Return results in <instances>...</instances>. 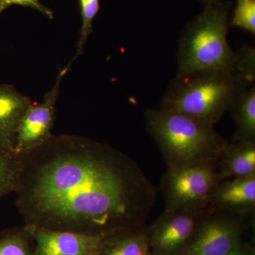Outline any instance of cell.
Wrapping results in <instances>:
<instances>
[{
  "instance_id": "cell-1",
  "label": "cell",
  "mask_w": 255,
  "mask_h": 255,
  "mask_svg": "<svg viewBox=\"0 0 255 255\" xmlns=\"http://www.w3.org/2000/svg\"><path fill=\"white\" fill-rule=\"evenodd\" d=\"M16 206L28 227L107 234L145 227L158 189L138 163L110 145L53 135L18 156Z\"/></svg>"
},
{
  "instance_id": "cell-2",
  "label": "cell",
  "mask_w": 255,
  "mask_h": 255,
  "mask_svg": "<svg viewBox=\"0 0 255 255\" xmlns=\"http://www.w3.org/2000/svg\"><path fill=\"white\" fill-rule=\"evenodd\" d=\"M146 128L167 165V170L217 163L228 142L214 127L184 114L145 111Z\"/></svg>"
},
{
  "instance_id": "cell-3",
  "label": "cell",
  "mask_w": 255,
  "mask_h": 255,
  "mask_svg": "<svg viewBox=\"0 0 255 255\" xmlns=\"http://www.w3.org/2000/svg\"><path fill=\"white\" fill-rule=\"evenodd\" d=\"M253 84L236 71L206 70L172 80L161 101V110L184 114L215 127Z\"/></svg>"
},
{
  "instance_id": "cell-4",
  "label": "cell",
  "mask_w": 255,
  "mask_h": 255,
  "mask_svg": "<svg viewBox=\"0 0 255 255\" xmlns=\"http://www.w3.org/2000/svg\"><path fill=\"white\" fill-rule=\"evenodd\" d=\"M228 5H205L179 38L177 75L206 70L236 71L238 53L228 42Z\"/></svg>"
},
{
  "instance_id": "cell-5",
  "label": "cell",
  "mask_w": 255,
  "mask_h": 255,
  "mask_svg": "<svg viewBox=\"0 0 255 255\" xmlns=\"http://www.w3.org/2000/svg\"><path fill=\"white\" fill-rule=\"evenodd\" d=\"M220 182L217 163L167 170L158 189L165 203L164 210L206 211Z\"/></svg>"
},
{
  "instance_id": "cell-6",
  "label": "cell",
  "mask_w": 255,
  "mask_h": 255,
  "mask_svg": "<svg viewBox=\"0 0 255 255\" xmlns=\"http://www.w3.org/2000/svg\"><path fill=\"white\" fill-rule=\"evenodd\" d=\"M244 217L208 209L180 255H226L242 243Z\"/></svg>"
},
{
  "instance_id": "cell-7",
  "label": "cell",
  "mask_w": 255,
  "mask_h": 255,
  "mask_svg": "<svg viewBox=\"0 0 255 255\" xmlns=\"http://www.w3.org/2000/svg\"><path fill=\"white\" fill-rule=\"evenodd\" d=\"M72 62L61 69L53 87L45 94L42 102H32L23 114L15 140L14 154L19 156L44 145L53 136L56 103L64 77L71 67Z\"/></svg>"
},
{
  "instance_id": "cell-8",
  "label": "cell",
  "mask_w": 255,
  "mask_h": 255,
  "mask_svg": "<svg viewBox=\"0 0 255 255\" xmlns=\"http://www.w3.org/2000/svg\"><path fill=\"white\" fill-rule=\"evenodd\" d=\"M206 211L164 210L147 228L151 253L156 255L182 254L195 234Z\"/></svg>"
},
{
  "instance_id": "cell-9",
  "label": "cell",
  "mask_w": 255,
  "mask_h": 255,
  "mask_svg": "<svg viewBox=\"0 0 255 255\" xmlns=\"http://www.w3.org/2000/svg\"><path fill=\"white\" fill-rule=\"evenodd\" d=\"M24 227L35 242L37 255H95L106 235Z\"/></svg>"
},
{
  "instance_id": "cell-10",
  "label": "cell",
  "mask_w": 255,
  "mask_h": 255,
  "mask_svg": "<svg viewBox=\"0 0 255 255\" xmlns=\"http://www.w3.org/2000/svg\"><path fill=\"white\" fill-rule=\"evenodd\" d=\"M208 209L245 217L255 209V174L221 181Z\"/></svg>"
},
{
  "instance_id": "cell-11",
  "label": "cell",
  "mask_w": 255,
  "mask_h": 255,
  "mask_svg": "<svg viewBox=\"0 0 255 255\" xmlns=\"http://www.w3.org/2000/svg\"><path fill=\"white\" fill-rule=\"evenodd\" d=\"M32 102L11 85H0V151L14 154L18 124Z\"/></svg>"
},
{
  "instance_id": "cell-12",
  "label": "cell",
  "mask_w": 255,
  "mask_h": 255,
  "mask_svg": "<svg viewBox=\"0 0 255 255\" xmlns=\"http://www.w3.org/2000/svg\"><path fill=\"white\" fill-rule=\"evenodd\" d=\"M221 181L255 174V141L228 142L217 162Z\"/></svg>"
},
{
  "instance_id": "cell-13",
  "label": "cell",
  "mask_w": 255,
  "mask_h": 255,
  "mask_svg": "<svg viewBox=\"0 0 255 255\" xmlns=\"http://www.w3.org/2000/svg\"><path fill=\"white\" fill-rule=\"evenodd\" d=\"M147 228L107 233L95 255H146L150 252Z\"/></svg>"
},
{
  "instance_id": "cell-14",
  "label": "cell",
  "mask_w": 255,
  "mask_h": 255,
  "mask_svg": "<svg viewBox=\"0 0 255 255\" xmlns=\"http://www.w3.org/2000/svg\"><path fill=\"white\" fill-rule=\"evenodd\" d=\"M229 112L236 125L233 141H255V85L242 92Z\"/></svg>"
},
{
  "instance_id": "cell-15",
  "label": "cell",
  "mask_w": 255,
  "mask_h": 255,
  "mask_svg": "<svg viewBox=\"0 0 255 255\" xmlns=\"http://www.w3.org/2000/svg\"><path fill=\"white\" fill-rule=\"evenodd\" d=\"M26 228L6 230L0 235V255H37Z\"/></svg>"
},
{
  "instance_id": "cell-16",
  "label": "cell",
  "mask_w": 255,
  "mask_h": 255,
  "mask_svg": "<svg viewBox=\"0 0 255 255\" xmlns=\"http://www.w3.org/2000/svg\"><path fill=\"white\" fill-rule=\"evenodd\" d=\"M20 172L18 156L0 151V199L17 188Z\"/></svg>"
},
{
  "instance_id": "cell-17",
  "label": "cell",
  "mask_w": 255,
  "mask_h": 255,
  "mask_svg": "<svg viewBox=\"0 0 255 255\" xmlns=\"http://www.w3.org/2000/svg\"><path fill=\"white\" fill-rule=\"evenodd\" d=\"M82 18L80 37L77 43L76 54L73 60L82 55L89 37L93 31V21L100 11V0H79ZM71 61L72 63L73 62Z\"/></svg>"
},
{
  "instance_id": "cell-18",
  "label": "cell",
  "mask_w": 255,
  "mask_h": 255,
  "mask_svg": "<svg viewBox=\"0 0 255 255\" xmlns=\"http://www.w3.org/2000/svg\"><path fill=\"white\" fill-rule=\"evenodd\" d=\"M231 26L255 35V0H237Z\"/></svg>"
},
{
  "instance_id": "cell-19",
  "label": "cell",
  "mask_w": 255,
  "mask_h": 255,
  "mask_svg": "<svg viewBox=\"0 0 255 255\" xmlns=\"http://www.w3.org/2000/svg\"><path fill=\"white\" fill-rule=\"evenodd\" d=\"M236 72L246 79L248 82L254 84L255 80V50L254 48L243 46L238 50Z\"/></svg>"
},
{
  "instance_id": "cell-20",
  "label": "cell",
  "mask_w": 255,
  "mask_h": 255,
  "mask_svg": "<svg viewBox=\"0 0 255 255\" xmlns=\"http://www.w3.org/2000/svg\"><path fill=\"white\" fill-rule=\"evenodd\" d=\"M13 5L26 6L39 11L47 18L53 19L54 17L53 11L42 4L39 0H0V16L8 8Z\"/></svg>"
},
{
  "instance_id": "cell-21",
  "label": "cell",
  "mask_w": 255,
  "mask_h": 255,
  "mask_svg": "<svg viewBox=\"0 0 255 255\" xmlns=\"http://www.w3.org/2000/svg\"><path fill=\"white\" fill-rule=\"evenodd\" d=\"M226 255H255V250L249 245L241 243Z\"/></svg>"
},
{
  "instance_id": "cell-22",
  "label": "cell",
  "mask_w": 255,
  "mask_h": 255,
  "mask_svg": "<svg viewBox=\"0 0 255 255\" xmlns=\"http://www.w3.org/2000/svg\"><path fill=\"white\" fill-rule=\"evenodd\" d=\"M204 4H211V3L217 2V1H221V0H201Z\"/></svg>"
},
{
  "instance_id": "cell-23",
  "label": "cell",
  "mask_w": 255,
  "mask_h": 255,
  "mask_svg": "<svg viewBox=\"0 0 255 255\" xmlns=\"http://www.w3.org/2000/svg\"><path fill=\"white\" fill-rule=\"evenodd\" d=\"M156 255L153 254V253H151V252L150 251V252H149V253H147V255Z\"/></svg>"
}]
</instances>
